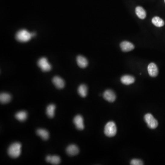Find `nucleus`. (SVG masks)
Instances as JSON below:
<instances>
[{"instance_id": "5701e85b", "label": "nucleus", "mask_w": 165, "mask_h": 165, "mask_svg": "<svg viewBox=\"0 0 165 165\" xmlns=\"http://www.w3.org/2000/svg\"><path fill=\"white\" fill-rule=\"evenodd\" d=\"M51 157H52V156H47L46 157V160L47 162H49V163H50Z\"/></svg>"}, {"instance_id": "b1692460", "label": "nucleus", "mask_w": 165, "mask_h": 165, "mask_svg": "<svg viewBox=\"0 0 165 165\" xmlns=\"http://www.w3.org/2000/svg\"></svg>"}, {"instance_id": "39448f33", "label": "nucleus", "mask_w": 165, "mask_h": 165, "mask_svg": "<svg viewBox=\"0 0 165 165\" xmlns=\"http://www.w3.org/2000/svg\"><path fill=\"white\" fill-rule=\"evenodd\" d=\"M38 65L43 72H48L52 69V65L48 62L46 57L40 58L38 61Z\"/></svg>"}, {"instance_id": "f03ea898", "label": "nucleus", "mask_w": 165, "mask_h": 165, "mask_svg": "<svg viewBox=\"0 0 165 165\" xmlns=\"http://www.w3.org/2000/svg\"><path fill=\"white\" fill-rule=\"evenodd\" d=\"M32 37L31 33L24 29L18 31L16 34L17 40L21 42H28L31 39Z\"/></svg>"}, {"instance_id": "1a4fd4ad", "label": "nucleus", "mask_w": 165, "mask_h": 165, "mask_svg": "<svg viewBox=\"0 0 165 165\" xmlns=\"http://www.w3.org/2000/svg\"><path fill=\"white\" fill-rule=\"evenodd\" d=\"M79 151L78 147L75 144L69 145L66 149L67 154L70 156H76L78 154Z\"/></svg>"}, {"instance_id": "6e6552de", "label": "nucleus", "mask_w": 165, "mask_h": 165, "mask_svg": "<svg viewBox=\"0 0 165 165\" xmlns=\"http://www.w3.org/2000/svg\"><path fill=\"white\" fill-rule=\"evenodd\" d=\"M148 71L149 75L152 77H155L158 74V69L157 65L154 63H151L148 66Z\"/></svg>"}, {"instance_id": "a211bd4d", "label": "nucleus", "mask_w": 165, "mask_h": 165, "mask_svg": "<svg viewBox=\"0 0 165 165\" xmlns=\"http://www.w3.org/2000/svg\"><path fill=\"white\" fill-rule=\"evenodd\" d=\"M28 114L25 111H20L17 113L15 115V117L19 121L23 122L27 119Z\"/></svg>"}, {"instance_id": "f8f14e48", "label": "nucleus", "mask_w": 165, "mask_h": 165, "mask_svg": "<svg viewBox=\"0 0 165 165\" xmlns=\"http://www.w3.org/2000/svg\"><path fill=\"white\" fill-rule=\"evenodd\" d=\"M121 81L123 84L125 85H130L135 82V78L132 76L126 75L121 78Z\"/></svg>"}, {"instance_id": "2eb2a0df", "label": "nucleus", "mask_w": 165, "mask_h": 165, "mask_svg": "<svg viewBox=\"0 0 165 165\" xmlns=\"http://www.w3.org/2000/svg\"><path fill=\"white\" fill-rule=\"evenodd\" d=\"M36 134L40 136L42 139L46 140L49 138V133L48 131L44 129H38L36 131Z\"/></svg>"}, {"instance_id": "9d476101", "label": "nucleus", "mask_w": 165, "mask_h": 165, "mask_svg": "<svg viewBox=\"0 0 165 165\" xmlns=\"http://www.w3.org/2000/svg\"><path fill=\"white\" fill-rule=\"evenodd\" d=\"M122 50L124 52H129L134 50L135 46L131 42L128 41H124L120 44Z\"/></svg>"}, {"instance_id": "dca6fc26", "label": "nucleus", "mask_w": 165, "mask_h": 165, "mask_svg": "<svg viewBox=\"0 0 165 165\" xmlns=\"http://www.w3.org/2000/svg\"><path fill=\"white\" fill-rule=\"evenodd\" d=\"M11 97L9 94L2 93L0 95V101L2 104L8 103L11 100Z\"/></svg>"}, {"instance_id": "4468645a", "label": "nucleus", "mask_w": 165, "mask_h": 165, "mask_svg": "<svg viewBox=\"0 0 165 165\" xmlns=\"http://www.w3.org/2000/svg\"><path fill=\"white\" fill-rule=\"evenodd\" d=\"M135 13L137 16L140 19H144L146 17V11L142 7H137L135 9Z\"/></svg>"}, {"instance_id": "20e7f679", "label": "nucleus", "mask_w": 165, "mask_h": 165, "mask_svg": "<svg viewBox=\"0 0 165 165\" xmlns=\"http://www.w3.org/2000/svg\"><path fill=\"white\" fill-rule=\"evenodd\" d=\"M144 120L147 123V126L150 129H155L158 125L157 121L151 114H146L144 116Z\"/></svg>"}, {"instance_id": "4be33fe9", "label": "nucleus", "mask_w": 165, "mask_h": 165, "mask_svg": "<svg viewBox=\"0 0 165 165\" xmlns=\"http://www.w3.org/2000/svg\"><path fill=\"white\" fill-rule=\"evenodd\" d=\"M130 165H143V162L141 160L134 159L130 161Z\"/></svg>"}, {"instance_id": "7ed1b4c3", "label": "nucleus", "mask_w": 165, "mask_h": 165, "mask_svg": "<svg viewBox=\"0 0 165 165\" xmlns=\"http://www.w3.org/2000/svg\"><path fill=\"white\" fill-rule=\"evenodd\" d=\"M117 132V128L113 122H109L106 124L104 129V133L106 136L112 137L114 136Z\"/></svg>"}, {"instance_id": "ddd939ff", "label": "nucleus", "mask_w": 165, "mask_h": 165, "mask_svg": "<svg viewBox=\"0 0 165 165\" xmlns=\"http://www.w3.org/2000/svg\"><path fill=\"white\" fill-rule=\"evenodd\" d=\"M78 65L81 68H85L88 66V62L84 56H78L76 58Z\"/></svg>"}, {"instance_id": "423d86ee", "label": "nucleus", "mask_w": 165, "mask_h": 165, "mask_svg": "<svg viewBox=\"0 0 165 165\" xmlns=\"http://www.w3.org/2000/svg\"><path fill=\"white\" fill-rule=\"evenodd\" d=\"M103 97L110 102H114L116 99L115 93L111 90H106L103 94Z\"/></svg>"}, {"instance_id": "aec40b11", "label": "nucleus", "mask_w": 165, "mask_h": 165, "mask_svg": "<svg viewBox=\"0 0 165 165\" xmlns=\"http://www.w3.org/2000/svg\"><path fill=\"white\" fill-rule=\"evenodd\" d=\"M55 109L56 106L54 104H50L47 107L46 114L50 118H52L54 116Z\"/></svg>"}, {"instance_id": "f257e3e1", "label": "nucleus", "mask_w": 165, "mask_h": 165, "mask_svg": "<svg viewBox=\"0 0 165 165\" xmlns=\"http://www.w3.org/2000/svg\"><path fill=\"white\" fill-rule=\"evenodd\" d=\"M21 144L19 142L12 144L8 149L9 156L14 158H16L19 157L21 154Z\"/></svg>"}, {"instance_id": "f3484780", "label": "nucleus", "mask_w": 165, "mask_h": 165, "mask_svg": "<svg viewBox=\"0 0 165 165\" xmlns=\"http://www.w3.org/2000/svg\"><path fill=\"white\" fill-rule=\"evenodd\" d=\"M78 94L82 97H85L87 96V92H88L87 86L85 84H81L78 87Z\"/></svg>"}, {"instance_id": "6ab92c4d", "label": "nucleus", "mask_w": 165, "mask_h": 165, "mask_svg": "<svg viewBox=\"0 0 165 165\" xmlns=\"http://www.w3.org/2000/svg\"><path fill=\"white\" fill-rule=\"evenodd\" d=\"M153 24L158 27H161L164 26L165 23L163 19L158 17H155L152 19Z\"/></svg>"}, {"instance_id": "0eeeda50", "label": "nucleus", "mask_w": 165, "mask_h": 165, "mask_svg": "<svg viewBox=\"0 0 165 165\" xmlns=\"http://www.w3.org/2000/svg\"><path fill=\"white\" fill-rule=\"evenodd\" d=\"M74 122L77 129L79 130H83L84 128L83 117L81 115H77L74 119Z\"/></svg>"}, {"instance_id": "9b49d317", "label": "nucleus", "mask_w": 165, "mask_h": 165, "mask_svg": "<svg viewBox=\"0 0 165 165\" xmlns=\"http://www.w3.org/2000/svg\"><path fill=\"white\" fill-rule=\"evenodd\" d=\"M52 82L55 86L58 89H62L65 86V82L63 79L60 77H54L53 78Z\"/></svg>"}, {"instance_id": "412c9836", "label": "nucleus", "mask_w": 165, "mask_h": 165, "mask_svg": "<svg viewBox=\"0 0 165 165\" xmlns=\"http://www.w3.org/2000/svg\"><path fill=\"white\" fill-rule=\"evenodd\" d=\"M61 159L59 157L57 156H52L50 163L52 165H59L60 163Z\"/></svg>"}]
</instances>
